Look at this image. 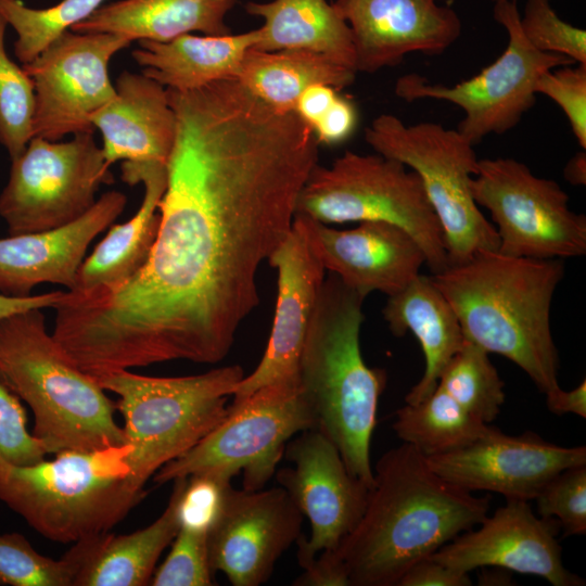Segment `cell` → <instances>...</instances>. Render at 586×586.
Instances as JSON below:
<instances>
[{
	"instance_id": "cell-1",
	"label": "cell",
	"mask_w": 586,
	"mask_h": 586,
	"mask_svg": "<svg viewBox=\"0 0 586 586\" xmlns=\"http://www.w3.org/2000/svg\"><path fill=\"white\" fill-rule=\"evenodd\" d=\"M176 137L142 268L112 290L67 291L52 335L94 379L171 360L217 364L259 304V266L290 232L319 142L238 79L167 89Z\"/></svg>"
},
{
	"instance_id": "cell-2",
	"label": "cell",
	"mask_w": 586,
	"mask_h": 586,
	"mask_svg": "<svg viewBox=\"0 0 586 586\" xmlns=\"http://www.w3.org/2000/svg\"><path fill=\"white\" fill-rule=\"evenodd\" d=\"M489 497L449 483L403 443L377 461L362 515L333 550L351 586H397L406 571L479 525Z\"/></svg>"
},
{
	"instance_id": "cell-3",
	"label": "cell",
	"mask_w": 586,
	"mask_h": 586,
	"mask_svg": "<svg viewBox=\"0 0 586 586\" xmlns=\"http://www.w3.org/2000/svg\"><path fill=\"white\" fill-rule=\"evenodd\" d=\"M464 339L521 368L539 392L559 387V354L550 308L564 278L563 259L482 251L431 276Z\"/></svg>"
},
{
	"instance_id": "cell-4",
	"label": "cell",
	"mask_w": 586,
	"mask_h": 586,
	"mask_svg": "<svg viewBox=\"0 0 586 586\" xmlns=\"http://www.w3.org/2000/svg\"><path fill=\"white\" fill-rule=\"evenodd\" d=\"M364 301L336 276L324 279L301 352L298 379L317 428L337 447L348 471L370 488V445L386 373L369 367L360 351Z\"/></svg>"
},
{
	"instance_id": "cell-5",
	"label": "cell",
	"mask_w": 586,
	"mask_h": 586,
	"mask_svg": "<svg viewBox=\"0 0 586 586\" xmlns=\"http://www.w3.org/2000/svg\"><path fill=\"white\" fill-rule=\"evenodd\" d=\"M0 380L30 408L47 454L125 443L116 404L48 333L41 309L0 319Z\"/></svg>"
},
{
	"instance_id": "cell-6",
	"label": "cell",
	"mask_w": 586,
	"mask_h": 586,
	"mask_svg": "<svg viewBox=\"0 0 586 586\" xmlns=\"http://www.w3.org/2000/svg\"><path fill=\"white\" fill-rule=\"evenodd\" d=\"M131 449L64 450L30 464L0 456V501L53 542L106 534L145 496L130 482Z\"/></svg>"
},
{
	"instance_id": "cell-7",
	"label": "cell",
	"mask_w": 586,
	"mask_h": 586,
	"mask_svg": "<svg viewBox=\"0 0 586 586\" xmlns=\"http://www.w3.org/2000/svg\"><path fill=\"white\" fill-rule=\"evenodd\" d=\"M245 373L241 366H222L200 374L149 377L120 370L97 379L118 396L124 419L130 482L144 489L168 462L184 455L228 415L229 398Z\"/></svg>"
},
{
	"instance_id": "cell-8",
	"label": "cell",
	"mask_w": 586,
	"mask_h": 586,
	"mask_svg": "<svg viewBox=\"0 0 586 586\" xmlns=\"http://www.w3.org/2000/svg\"><path fill=\"white\" fill-rule=\"evenodd\" d=\"M295 214L322 224L386 221L410 233L432 275L448 266L444 233L419 176L379 153L353 151L328 167L317 164L296 203Z\"/></svg>"
},
{
	"instance_id": "cell-9",
	"label": "cell",
	"mask_w": 586,
	"mask_h": 586,
	"mask_svg": "<svg viewBox=\"0 0 586 586\" xmlns=\"http://www.w3.org/2000/svg\"><path fill=\"white\" fill-rule=\"evenodd\" d=\"M375 153L413 170L423 184L444 233L448 265L482 251H497L499 239L475 203L471 179L477 171L474 145L457 129L434 122L405 124L380 114L365 129Z\"/></svg>"
},
{
	"instance_id": "cell-10",
	"label": "cell",
	"mask_w": 586,
	"mask_h": 586,
	"mask_svg": "<svg viewBox=\"0 0 586 586\" xmlns=\"http://www.w3.org/2000/svg\"><path fill=\"white\" fill-rule=\"evenodd\" d=\"M317 428L298 374L259 387L229 405L227 417L201 442L162 467L153 482L163 485L199 473L229 477L243 473L245 489H260L275 476L288 442Z\"/></svg>"
},
{
	"instance_id": "cell-11",
	"label": "cell",
	"mask_w": 586,
	"mask_h": 586,
	"mask_svg": "<svg viewBox=\"0 0 586 586\" xmlns=\"http://www.w3.org/2000/svg\"><path fill=\"white\" fill-rule=\"evenodd\" d=\"M493 15L507 30L508 44L479 74L446 86L410 73L395 84V94L407 102L431 99L459 106L464 116L456 129L473 145L489 135H502L521 122L535 104L536 84L545 72L575 64L568 56L531 46L520 26L517 1L496 2Z\"/></svg>"
},
{
	"instance_id": "cell-12",
	"label": "cell",
	"mask_w": 586,
	"mask_h": 586,
	"mask_svg": "<svg viewBox=\"0 0 586 586\" xmlns=\"http://www.w3.org/2000/svg\"><path fill=\"white\" fill-rule=\"evenodd\" d=\"M475 203L496 226L498 252L515 257L565 259L586 253V217L572 211L561 186L510 157L479 160L471 179Z\"/></svg>"
},
{
	"instance_id": "cell-13",
	"label": "cell",
	"mask_w": 586,
	"mask_h": 586,
	"mask_svg": "<svg viewBox=\"0 0 586 586\" xmlns=\"http://www.w3.org/2000/svg\"><path fill=\"white\" fill-rule=\"evenodd\" d=\"M113 182L93 132L62 142L33 137L12 160L0 194V217L10 235L54 229L86 214L100 187Z\"/></svg>"
},
{
	"instance_id": "cell-14",
	"label": "cell",
	"mask_w": 586,
	"mask_h": 586,
	"mask_svg": "<svg viewBox=\"0 0 586 586\" xmlns=\"http://www.w3.org/2000/svg\"><path fill=\"white\" fill-rule=\"evenodd\" d=\"M130 43L114 34L67 30L23 64L35 86L33 137L59 141L93 132L91 117L115 97L110 61Z\"/></svg>"
},
{
	"instance_id": "cell-15",
	"label": "cell",
	"mask_w": 586,
	"mask_h": 586,
	"mask_svg": "<svg viewBox=\"0 0 586 586\" xmlns=\"http://www.w3.org/2000/svg\"><path fill=\"white\" fill-rule=\"evenodd\" d=\"M291 466L276 471L284 488L310 524V535L297 547L318 555L334 550L354 530L366 507L369 487L345 466L334 443L318 428L305 430L285 446Z\"/></svg>"
},
{
	"instance_id": "cell-16",
	"label": "cell",
	"mask_w": 586,
	"mask_h": 586,
	"mask_svg": "<svg viewBox=\"0 0 586 586\" xmlns=\"http://www.w3.org/2000/svg\"><path fill=\"white\" fill-rule=\"evenodd\" d=\"M303 514L281 486L237 489L208 533L212 569L233 586H259L302 534Z\"/></svg>"
},
{
	"instance_id": "cell-17",
	"label": "cell",
	"mask_w": 586,
	"mask_h": 586,
	"mask_svg": "<svg viewBox=\"0 0 586 586\" xmlns=\"http://www.w3.org/2000/svg\"><path fill=\"white\" fill-rule=\"evenodd\" d=\"M506 500L479 525L429 557L468 574L476 568L498 566L511 573L540 576L553 586L585 585L562 562L557 539L559 522L538 517L526 500Z\"/></svg>"
},
{
	"instance_id": "cell-18",
	"label": "cell",
	"mask_w": 586,
	"mask_h": 586,
	"mask_svg": "<svg viewBox=\"0 0 586 586\" xmlns=\"http://www.w3.org/2000/svg\"><path fill=\"white\" fill-rule=\"evenodd\" d=\"M425 460L440 476L466 491L530 501L561 471L586 464V447L560 446L532 432L508 435L493 426L470 445Z\"/></svg>"
},
{
	"instance_id": "cell-19",
	"label": "cell",
	"mask_w": 586,
	"mask_h": 586,
	"mask_svg": "<svg viewBox=\"0 0 586 586\" xmlns=\"http://www.w3.org/2000/svg\"><path fill=\"white\" fill-rule=\"evenodd\" d=\"M351 29L356 72L373 74L410 53L438 55L461 35L457 12L436 0H336Z\"/></svg>"
},
{
	"instance_id": "cell-20",
	"label": "cell",
	"mask_w": 586,
	"mask_h": 586,
	"mask_svg": "<svg viewBox=\"0 0 586 586\" xmlns=\"http://www.w3.org/2000/svg\"><path fill=\"white\" fill-rule=\"evenodd\" d=\"M323 268L362 297L372 292L387 296L405 289L420 275L425 255L402 227L386 221H361L337 230L295 214Z\"/></svg>"
},
{
	"instance_id": "cell-21",
	"label": "cell",
	"mask_w": 586,
	"mask_h": 586,
	"mask_svg": "<svg viewBox=\"0 0 586 586\" xmlns=\"http://www.w3.org/2000/svg\"><path fill=\"white\" fill-rule=\"evenodd\" d=\"M268 262L278 271L270 337L256 368L238 383L232 403L262 386L298 374L301 352L324 281L326 269L296 216L290 232Z\"/></svg>"
},
{
	"instance_id": "cell-22",
	"label": "cell",
	"mask_w": 586,
	"mask_h": 586,
	"mask_svg": "<svg viewBox=\"0 0 586 586\" xmlns=\"http://www.w3.org/2000/svg\"><path fill=\"white\" fill-rule=\"evenodd\" d=\"M126 204L123 192L107 191L71 224L0 239V294L29 296L42 283L74 290L89 245L114 224Z\"/></svg>"
},
{
	"instance_id": "cell-23",
	"label": "cell",
	"mask_w": 586,
	"mask_h": 586,
	"mask_svg": "<svg viewBox=\"0 0 586 586\" xmlns=\"http://www.w3.org/2000/svg\"><path fill=\"white\" fill-rule=\"evenodd\" d=\"M114 86L115 97L91 117L102 135L106 164L167 165L176 137V115L167 89L143 73L129 71Z\"/></svg>"
},
{
	"instance_id": "cell-24",
	"label": "cell",
	"mask_w": 586,
	"mask_h": 586,
	"mask_svg": "<svg viewBox=\"0 0 586 586\" xmlns=\"http://www.w3.org/2000/svg\"><path fill=\"white\" fill-rule=\"evenodd\" d=\"M120 170L125 183H143L141 205L129 220L109 228L80 265L71 292L115 289L135 276L150 255L158 230V204L167 186V167L160 163L123 162Z\"/></svg>"
},
{
	"instance_id": "cell-25",
	"label": "cell",
	"mask_w": 586,
	"mask_h": 586,
	"mask_svg": "<svg viewBox=\"0 0 586 586\" xmlns=\"http://www.w3.org/2000/svg\"><path fill=\"white\" fill-rule=\"evenodd\" d=\"M382 315L394 335L411 332L420 343L424 371L405 403L422 402L435 391L441 373L464 341L458 317L431 276L423 275L388 296Z\"/></svg>"
},
{
	"instance_id": "cell-26",
	"label": "cell",
	"mask_w": 586,
	"mask_h": 586,
	"mask_svg": "<svg viewBox=\"0 0 586 586\" xmlns=\"http://www.w3.org/2000/svg\"><path fill=\"white\" fill-rule=\"evenodd\" d=\"M258 28L242 34H186L167 42L140 40L132 51L142 73L166 89L191 91L237 79L246 52L258 40Z\"/></svg>"
},
{
	"instance_id": "cell-27",
	"label": "cell",
	"mask_w": 586,
	"mask_h": 586,
	"mask_svg": "<svg viewBox=\"0 0 586 586\" xmlns=\"http://www.w3.org/2000/svg\"><path fill=\"white\" fill-rule=\"evenodd\" d=\"M235 0H119L100 7L72 27L75 33H106L131 42H167L193 31L226 35V16Z\"/></svg>"
},
{
	"instance_id": "cell-28",
	"label": "cell",
	"mask_w": 586,
	"mask_h": 586,
	"mask_svg": "<svg viewBox=\"0 0 586 586\" xmlns=\"http://www.w3.org/2000/svg\"><path fill=\"white\" fill-rule=\"evenodd\" d=\"M245 10L264 22L254 49L309 51L356 71L351 29L326 0L247 2Z\"/></svg>"
},
{
	"instance_id": "cell-29",
	"label": "cell",
	"mask_w": 586,
	"mask_h": 586,
	"mask_svg": "<svg viewBox=\"0 0 586 586\" xmlns=\"http://www.w3.org/2000/svg\"><path fill=\"white\" fill-rule=\"evenodd\" d=\"M356 74L349 67L309 51L251 48L237 79L272 110L292 113L307 87L324 84L341 91L355 81Z\"/></svg>"
},
{
	"instance_id": "cell-30",
	"label": "cell",
	"mask_w": 586,
	"mask_h": 586,
	"mask_svg": "<svg viewBox=\"0 0 586 586\" xmlns=\"http://www.w3.org/2000/svg\"><path fill=\"white\" fill-rule=\"evenodd\" d=\"M176 501L174 485L167 507L151 524L130 534L98 536L75 586L148 585L162 552L179 531Z\"/></svg>"
},
{
	"instance_id": "cell-31",
	"label": "cell",
	"mask_w": 586,
	"mask_h": 586,
	"mask_svg": "<svg viewBox=\"0 0 586 586\" xmlns=\"http://www.w3.org/2000/svg\"><path fill=\"white\" fill-rule=\"evenodd\" d=\"M392 428L403 443L413 446L424 457H432L463 448L493 426L436 387L422 402L397 409Z\"/></svg>"
},
{
	"instance_id": "cell-32",
	"label": "cell",
	"mask_w": 586,
	"mask_h": 586,
	"mask_svg": "<svg viewBox=\"0 0 586 586\" xmlns=\"http://www.w3.org/2000/svg\"><path fill=\"white\" fill-rule=\"evenodd\" d=\"M485 349L464 339L440 375L437 386L469 413L493 422L505 403V383Z\"/></svg>"
},
{
	"instance_id": "cell-33",
	"label": "cell",
	"mask_w": 586,
	"mask_h": 586,
	"mask_svg": "<svg viewBox=\"0 0 586 586\" xmlns=\"http://www.w3.org/2000/svg\"><path fill=\"white\" fill-rule=\"evenodd\" d=\"M94 538L74 543L61 559L54 560L38 552L20 533L0 534V585L75 586Z\"/></svg>"
},
{
	"instance_id": "cell-34",
	"label": "cell",
	"mask_w": 586,
	"mask_h": 586,
	"mask_svg": "<svg viewBox=\"0 0 586 586\" xmlns=\"http://www.w3.org/2000/svg\"><path fill=\"white\" fill-rule=\"evenodd\" d=\"M105 0H62L35 9L21 0H0V15L17 35L16 58L23 64L37 58L51 42L93 14Z\"/></svg>"
},
{
	"instance_id": "cell-35",
	"label": "cell",
	"mask_w": 586,
	"mask_h": 586,
	"mask_svg": "<svg viewBox=\"0 0 586 586\" xmlns=\"http://www.w3.org/2000/svg\"><path fill=\"white\" fill-rule=\"evenodd\" d=\"M7 26L0 15V143L12 161L24 152L33 138L36 95L33 79L7 53Z\"/></svg>"
},
{
	"instance_id": "cell-36",
	"label": "cell",
	"mask_w": 586,
	"mask_h": 586,
	"mask_svg": "<svg viewBox=\"0 0 586 586\" xmlns=\"http://www.w3.org/2000/svg\"><path fill=\"white\" fill-rule=\"evenodd\" d=\"M231 480L222 474L199 473L173 481L179 528L208 534L222 511Z\"/></svg>"
},
{
	"instance_id": "cell-37",
	"label": "cell",
	"mask_w": 586,
	"mask_h": 586,
	"mask_svg": "<svg viewBox=\"0 0 586 586\" xmlns=\"http://www.w3.org/2000/svg\"><path fill=\"white\" fill-rule=\"evenodd\" d=\"M520 26L536 50L586 64V31L559 17L549 0H526Z\"/></svg>"
},
{
	"instance_id": "cell-38",
	"label": "cell",
	"mask_w": 586,
	"mask_h": 586,
	"mask_svg": "<svg viewBox=\"0 0 586 586\" xmlns=\"http://www.w3.org/2000/svg\"><path fill=\"white\" fill-rule=\"evenodd\" d=\"M537 512L556 519L563 536L586 533V464L568 468L553 476L535 497Z\"/></svg>"
},
{
	"instance_id": "cell-39",
	"label": "cell",
	"mask_w": 586,
	"mask_h": 586,
	"mask_svg": "<svg viewBox=\"0 0 586 586\" xmlns=\"http://www.w3.org/2000/svg\"><path fill=\"white\" fill-rule=\"evenodd\" d=\"M214 571L208 551V534L179 528L171 549L153 573L154 586H211Z\"/></svg>"
},
{
	"instance_id": "cell-40",
	"label": "cell",
	"mask_w": 586,
	"mask_h": 586,
	"mask_svg": "<svg viewBox=\"0 0 586 586\" xmlns=\"http://www.w3.org/2000/svg\"><path fill=\"white\" fill-rule=\"evenodd\" d=\"M536 93L552 100L565 114L571 130L586 149V64L575 63L545 72Z\"/></svg>"
},
{
	"instance_id": "cell-41",
	"label": "cell",
	"mask_w": 586,
	"mask_h": 586,
	"mask_svg": "<svg viewBox=\"0 0 586 586\" xmlns=\"http://www.w3.org/2000/svg\"><path fill=\"white\" fill-rule=\"evenodd\" d=\"M47 453L27 429V416L20 398L0 380V456L16 464L44 459Z\"/></svg>"
},
{
	"instance_id": "cell-42",
	"label": "cell",
	"mask_w": 586,
	"mask_h": 586,
	"mask_svg": "<svg viewBox=\"0 0 586 586\" xmlns=\"http://www.w3.org/2000/svg\"><path fill=\"white\" fill-rule=\"evenodd\" d=\"M297 560L304 572L295 578V586H351L345 565L333 550L311 555L297 547Z\"/></svg>"
},
{
	"instance_id": "cell-43",
	"label": "cell",
	"mask_w": 586,
	"mask_h": 586,
	"mask_svg": "<svg viewBox=\"0 0 586 586\" xmlns=\"http://www.w3.org/2000/svg\"><path fill=\"white\" fill-rule=\"evenodd\" d=\"M357 109L353 100L340 92L333 103L313 128L317 141L323 144H340L356 129Z\"/></svg>"
},
{
	"instance_id": "cell-44",
	"label": "cell",
	"mask_w": 586,
	"mask_h": 586,
	"mask_svg": "<svg viewBox=\"0 0 586 586\" xmlns=\"http://www.w3.org/2000/svg\"><path fill=\"white\" fill-rule=\"evenodd\" d=\"M471 584L468 573L453 570L426 557L410 566L397 586H469Z\"/></svg>"
},
{
	"instance_id": "cell-45",
	"label": "cell",
	"mask_w": 586,
	"mask_h": 586,
	"mask_svg": "<svg viewBox=\"0 0 586 586\" xmlns=\"http://www.w3.org/2000/svg\"><path fill=\"white\" fill-rule=\"evenodd\" d=\"M339 92L340 90L332 86L314 84L301 93L294 113L313 130Z\"/></svg>"
},
{
	"instance_id": "cell-46",
	"label": "cell",
	"mask_w": 586,
	"mask_h": 586,
	"mask_svg": "<svg viewBox=\"0 0 586 586\" xmlns=\"http://www.w3.org/2000/svg\"><path fill=\"white\" fill-rule=\"evenodd\" d=\"M547 408L556 415L574 413L586 418V381L574 388L564 391L560 386L546 393Z\"/></svg>"
},
{
	"instance_id": "cell-47",
	"label": "cell",
	"mask_w": 586,
	"mask_h": 586,
	"mask_svg": "<svg viewBox=\"0 0 586 586\" xmlns=\"http://www.w3.org/2000/svg\"><path fill=\"white\" fill-rule=\"evenodd\" d=\"M65 291L15 297L0 294V319L29 309L55 308L64 300Z\"/></svg>"
},
{
	"instance_id": "cell-48",
	"label": "cell",
	"mask_w": 586,
	"mask_h": 586,
	"mask_svg": "<svg viewBox=\"0 0 586 586\" xmlns=\"http://www.w3.org/2000/svg\"><path fill=\"white\" fill-rule=\"evenodd\" d=\"M563 176L574 186L586 184V152L585 150L573 155L563 168Z\"/></svg>"
},
{
	"instance_id": "cell-49",
	"label": "cell",
	"mask_w": 586,
	"mask_h": 586,
	"mask_svg": "<svg viewBox=\"0 0 586 586\" xmlns=\"http://www.w3.org/2000/svg\"><path fill=\"white\" fill-rule=\"evenodd\" d=\"M492 568V570H483L482 573L479 576V584L480 585H487V586H498V585H511L512 584V575L511 572L498 568V566H488Z\"/></svg>"
},
{
	"instance_id": "cell-50",
	"label": "cell",
	"mask_w": 586,
	"mask_h": 586,
	"mask_svg": "<svg viewBox=\"0 0 586 586\" xmlns=\"http://www.w3.org/2000/svg\"><path fill=\"white\" fill-rule=\"evenodd\" d=\"M494 3L500 2V1H517V0H492Z\"/></svg>"
}]
</instances>
